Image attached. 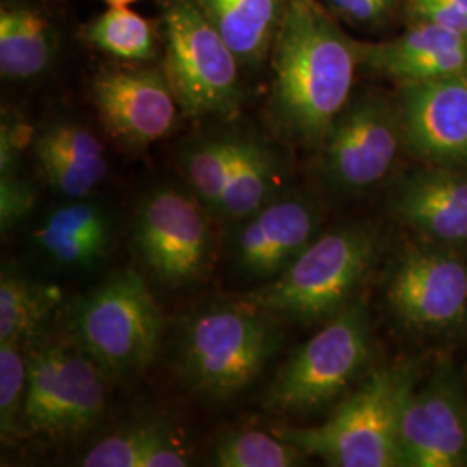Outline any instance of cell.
<instances>
[{
    "label": "cell",
    "mask_w": 467,
    "mask_h": 467,
    "mask_svg": "<svg viewBox=\"0 0 467 467\" xmlns=\"http://www.w3.org/2000/svg\"><path fill=\"white\" fill-rule=\"evenodd\" d=\"M399 438L405 467L467 466V400L451 370H438L420 389L409 381Z\"/></svg>",
    "instance_id": "cell-11"
},
{
    "label": "cell",
    "mask_w": 467,
    "mask_h": 467,
    "mask_svg": "<svg viewBox=\"0 0 467 467\" xmlns=\"http://www.w3.org/2000/svg\"><path fill=\"white\" fill-rule=\"evenodd\" d=\"M168 436L160 424H137L106 436L85 453L80 466L142 467L150 449Z\"/></svg>",
    "instance_id": "cell-27"
},
{
    "label": "cell",
    "mask_w": 467,
    "mask_h": 467,
    "mask_svg": "<svg viewBox=\"0 0 467 467\" xmlns=\"http://www.w3.org/2000/svg\"><path fill=\"white\" fill-rule=\"evenodd\" d=\"M289 2H300V4H306V5H314V7H322L317 0H289Z\"/></svg>",
    "instance_id": "cell-34"
},
{
    "label": "cell",
    "mask_w": 467,
    "mask_h": 467,
    "mask_svg": "<svg viewBox=\"0 0 467 467\" xmlns=\"http://www.w3.org/2000/svg\"><path fill=\"white\" fill-rule=\"evenodd\" d=\"M59 35L49 17L30 4L4 2L0 9V73L11 82L35 80L49 71Z\"/></svg>",
    "instance_id": "cell-21"
},
{
    "label": "cell",
    "mask_w": 467,
    "mask_h": 467,
    "mask_svg": "<svg viewBox=\"0 0 467 467\" xmlns=\"http://www.w3.org/2000/svg\"><path fill=\"white\" fill-rule=\"evenodd\" d=\"M457 7H461L464 13H467V0H451Z\"/></svg>",
    "instance_id": "cell-35"
},
{
    "label": "cell",
    "mask_w": 467,
    "mask_h": 467,
    "mask_svg": "<svg viewBox=\"0 0 467 467\" xmlns=\"http://www.w3.org/2000/svg\"><path fill=\"white\" fill-rule=\"evenodd\" d=\"M241 67H260L272 54L289 0H194Z\"/></svg>",
    "instance_id": "cell-20"
},
{
    "label": "cell",
    "mask_w": 467,
    "mask_h": 467,
    "mask_svg": "<svg viewBox=\"0 0 467 467\" xmlns=\"http://www.w3.org/2000/svg\"><path fill=\"white\" fill-rule=\"evenodd\" d=\"M306 457L305 451L277 434L243 430L222 436L213 449L218 467H291Z\"/></svg>",
    "instance_id": "cell-26"
},
{
    "label": "cell",
    "mask_w": 467,
    "mask_h": 467,
    "mask_svg": "<svg viewBox=\"0 0 467 467\" xmlns=\"http://www.w3.org/2000/svg\"><path fill=\"white\" fill-rule=\"evenodd\" d=\"M409 15L414 23H433L451 32L467 35V13L451 0H410Z\"/></svg>",
    "instance_id": "cell-30"
},
{
    "label": "cell",
    "mask_w": 467,
    "mask_h": 467,
    "mask_svg": "<svg viewBox=\"0 0 467 467\" xmlns=\"http://www.w3.org/2000/svg\"><path fill=\"white\" fill-rule=\"evenodd\" d=\"M277 320L243 300L196 312L185 320L177 341L181 378L210 400L239 395L279 350Z\"/></svg>",
    "instance_id": "cell-2"
},
{
    "label": "cell",
    "mask_w": 467,
    "mask_h": 467,
    "mask_svg": "<svg viewBox=\"0 0 467 467\" xmlns=\"http://www.w3.org/2000/svg\"><path fill=\"white\" fill-rule=\"evenodd\" d=\"M21 343H0V430L4 438L19 433L21 410L28 384V360Z\"/></svg>",
    "instance_id": "cell-28"
},
{
    "label": "cell",
    "mask_w": 467,
    "mask_h": 467,
    "mask_svg": "<svg viewBox=\"0 0 467 467\" xmlns=\"http://www.w3.org/2000/svg\"><path fill=\"white\" fill-rule=\"evenodd\" d=\"M161 314L135 270L109 275L73 312L78 347L111 374L148 368L161 341Z\"/></svg>",
    "instance_id": "cell-6"
},
{
    "label": "cell",
    "mask_w": 467,
    "mask_h": 467,
    "mask_svg": "<svg viewBox=\"0 0 467 467\" xmlns=\"http://www.w3.org/2000/svg\"><path fill=\"white\" fill-rule=\"evenodd\" d=\"M243 134L202 137L182 154V170L194 196L208 212H217L218 202L231 181L239 158Z\"/></svg>",
    "instance_id": "cell-25"
},
{
    "label": "cell",
    "mask_w": 467,
    "mask_h": 467,
    "mask_svg": "<svg viewBox=\"0 0 467 467\" xmlns=\"http://www.w3.org/2000/svg\"><path fill=\"white\" fill-rule=\"evenodd\" d=\"M102 127L127 148L167 137L181 111L163 67H104L90 82Z\"/></svg>",
    "instance_id": "cell-12"
},
{
    "label": "cell",
    "mask_w": 467,
    "mask_h": 467,
    "mask_svg": "<svg viewBox=\"0 0 467 467\" xmlns=\"http://www.w3.org/2000/svg\"><path fill=\"white\" fill-rule=\"evenodd\" d=\"M26 125L15 117L4 113L0 127V175L17 173L21 148L26 140Z\"/></svg>",
    "instance_id": "cell-31"
},
{
    "label": "cell",
    "mask_w": 467,
    "mask_h": 467,
    "mask_svg": "<svg viewBox=\"0 0 467 467\" xmlns=\"http://www.w3.org/2000/svg\"><path fill=\"white\" fill-rule=\"evenodd\" d=\"M270 127L284 140L320 148L351 98L358 42L324 7L289 2L272 50Z\"/></svg>",
    "instance_id": "cell-1"
},
{
    "label": "cell",
    "mask_w": 467,
    "mask_h": 467,
    "mask_svg": "<svg viewBox=\"0 0 467 467\" xmlns=\"http://www.w3.org/2000/svg\"><path fill=\"white\" fill-rule=\"evenodd\" d=\"M85 44L118 61L146 65L158 56L154 26L129 5H109L82 28Z\"/></svg>",
    "instance_id": "cell-23"
},
{
    "label": "cell",
    "mask_w": 467,
    "mask_h": 467,
    "mask_svg": "<svg viewBox=\"0 0 467 467\" xmlns=\"http://www.w3.org/2000/svg\"><path fill=\"white\" fill-rule=\"evenodd\" d=\"M386 298L409 329H449L466 314V264L438 248H410L389 279Z\"/></svg>",
    "instance_id": "cell-14"
},
{
    "label": "cell",
    "mask_w": 467,
    "mask_h": 467,
    "mask_svg": "<svg viewBox=\"0 0 467 467\" xmlns=\"http://www.w3.org/2000/svg\"><path fill=\"white\" fill-rule=\"evenodd\" d=\"M36 204L34 187L17 173L0 175V229L11 233L25 218L30 217Z\"/></svg>",
    "instance_id": "cell-29"
},
{
    "label": "cell",
    "mask_w": 467,
    "mask_h": 467,
    "mask_svg": "<svg viewBox=\"0 0 467 467\" xmlns=\"http://www.w3.org/2000/svg\"><path fill=\"white\" fill-rule=\"evenodd\" d=\"M360 67L400 84L433 80L467 71V35L419 21L383 44L358 42Z\"/></svg>",
    "instance_id": "cell-17"
},
{
    "label": "cell",
    "mask_w": 467,
    "mask_h": 467,
    "mask_svg": "<svg viewBox=\"0 0 467 467\" xmlns=\"http://www.w3.org/2000/svg\"><path fill=\"white\" fill-rule=\"evenodd\" d=\"M163 71L184 117L231 118L244 94L239 59L194 0L163 7Z\"/></svg>",
    "instance_id": "cell-5"
},
{
    "label": "cell",
    "mask_w": 467,
    "mask_h": 467,
    "mask_svg": "<svg viewBox=\"0 0 467 467\" xmlns=\"http://www.w3.org/2000/svg\"><path fill=\"white\" fill-rule=\"evenodd\" d=\"M318 220L312 201L277 194L237 220L229 250L233 267L251 281H272L314 241Z\"/></svg>",
    "instance_id": "cell-15"
},
{
    "label": "cell",
    "mask_w": 467,
    "mask_h": 467,
    "mask_svg": "<svg viewBox=\"0 0 467 467\" xmlns=\"http://www.w3.org/2000/svg\"><path fill=\"white\" fill-rule=\"evenodd\" d=\"M32 154L46 182L71 200L90 196L109 170L99 137L78 121L46 125L32 140Z\"/></svg>",
    "instance_id": "cell-18"
},
{
    "label": "cell",
    "mask_w": 467,
    "mask_h": 467,
    "mask_svg": "<svg viewBox=\"0 0 467 467\" xmlns=\"http://www.w3.org/2000/svg\"><path fill=\"white\" fill-rule=\"evenodd\" d=\"M34 243L50 264L69 270L99 265L113 244V220L96 201H69L38 223Z\"/></svg>",
    "instance_id": "cell-19"
},
{
    "label": "cell",
    "mask_w": 467,
    "mask_h": 467,
    "mask_svg": "<svg viewBox=\"0 0 467 467\" xmlns=\"http://www.w3.org/2000/svg\"><path fill=\"white\" fill-rule=\"evenodd\" d=\"M378 254L376 235L364 227H339L318 235L272 281L243 301L277 318L334 317L362 283Z\"/></svg>",
    "instance_id": "cell-3"
},
{
    "label": "cell",
    "mask_w": 467,
    "mask_h": 467,
    "mask_svg": "<svg viewBox=\"0 0 467 467\" xmlns=\"http://www.w3.org/2000/svg\"><path fill=\"white\" fill-rule=\"evenodd\" d=\"M401 148L428 167L467 165V71L401 84Z\"/></svg>",
    "instance_id": "cell-13"
},
{
    "label": "cell",
    "mask_w": 467,
    "mask_h": 467,
    "mask_svg": "<svg viewBox=\"0 0 467 467\" xmlns=\"http://www.w3.org/2000/svg\"><path fill=\"white\" fill-rule=\"evenodd\" d=\"M393 4L395 0H329L334 13L358 25L381 21L391 11Z\"/></svg>",
    "instance_id": "cell-32"
},
{
    "label": "cell",
    "mask_w": 467,
    "mask_h": 467,
    "mask_svg": "<svg viewBox=\"0 0 467 467\" xmlns=\"http://www.w3.org/2000/svg\"><path fill=\"white\" fill-rule=\"evenodd\" d=\"M410 379L397 368L378 370L324 424L277 428L275 434L329 466L401 467L399 418Z\"/></svg>",
    "instance_id": "cell-4"
},
{
    "label": "cell",
    "mask_w": 467,
    "mask_h": 467,
    "mask_svg": "<svg viewBox=\"0 0 467 467\" xmlns=\"http://www.w3.org/2000/svg\"><path fill=\"white\" fill-rule=\"evenodd\" d=\"M102 372L82 348L49 347L34 353L19 433L63 438L92 428L106 407Z\"/></svg>",
    "instance_id": "cell-9"
},
{
    "label": "cell",
    "mask_w": 467,
    "mask_h": 467,
    "mask_svg": "<svg viewBox=\"0 0 467 467\" xmlns=\"http://www.w3.org/2000/svg\"><path fill=\"white\" fill-rule=\"evenodd\" d=\"M400 146L397 106L364 92L350 98L324 137L322 171L334 189L362 192L386 179Z\"/></svg>",
    "instance_id": "cell-10"
},
{
    "label": "cell",
    "mask_w": 467,
    "mask_h": 467,
    "mask_svg": "<svg viewBox=\"0 0 467 467\" xmlns=\"http://www.w3.org/2000/svg\"><path fill=\"white\" fill-rule=\"evenodd\" d=\"M135 253L156 283L184 287L204 275L212 262L213 235L206 206L194 192L158 187L135 213Z\"/></svg>",
    "instance_id": "cell-8"
},
{
    "label": "cell",
    "mask_w": 467,
    "mask_h": 467,
    "mask_svg": "<svg viewBox=\"0 0 467 467\" xmlns=\"http://www.w3.org/2000/svg\"><path fill=\"white\" fill-rule=\"evenodd\" d=\"M393 213L436 244L467 243V173L430 167L401 181L391 198Z\"/></svg>",
    "instance_id": "cell-16"
},
{
    "label": "cell",
    "mask_w": 467,
    "mask_h": 467,
    "mask_svg": "<svg viewBox=\"0 0 467 467\" xmlns=\"http://www.w3.org/2000/svg\"><path fill=\"white\" fill-rule=\"evenodd\" d=\"M59 291L11 270L0 277V343H23L49 317Z\"/></svg>",
    "instance_id": "cell-24"
},
{
    "label": "cell",
    "mask_w": 467,
    "mask_h": 467,
    "mask_svg": "<svg viewBox=\"0 0 467 467\" xmlns=\"http://www.w3.org/2000/svg\"><path fill=\"white\" fill-rule=\"evenodd\" d=\"M281 163L267 144L243 134L239 158L231 181L218 202V217L241 220L279 194Z\"/></svg>",
    "instance_id": "cell-22"
},
{
    "label": "cell",
    "mask_w": 467,
    "mask_h": 467,
    "mask_svg": "<svg viewBox=\"0 0 467 467\" xmlns=\"http://www.w3.org/2000/svg\"><path fill=\"white\" fill-rule=\"evenodd\" d=\"M100 2H104L108 5H130V4H134L137 0H100Z\"/></svg>",
    "instance_id": "cell-33"
},
{
    "label": "cell",
    "mask_w": 467,
    "mask_h": 467,
    "mask_svg": "<svg viewBox=\"0 0 467 467\" xmlns=\"http://www.w3.org/2000/svg\"><path fill=\"white\" fill-rule=\"evenodd\" d=\"M368 357V310L357 303L336 314L284 362L268 389L267 407L289 414L318 410L353 383Z\"/></svg>",
    "instance_id": "cell-7"
}]
</instances>
